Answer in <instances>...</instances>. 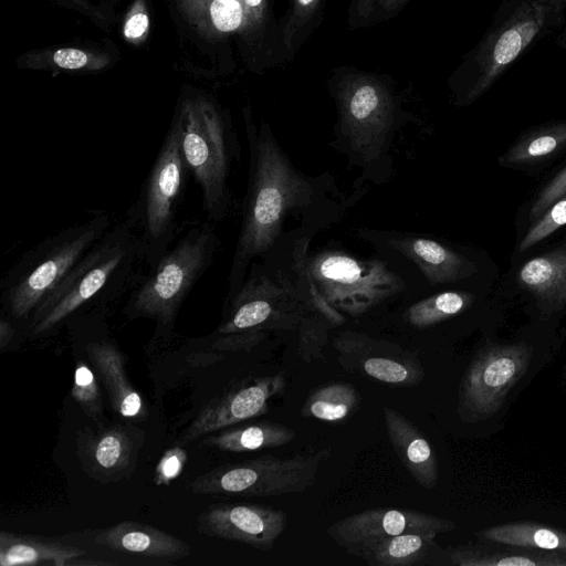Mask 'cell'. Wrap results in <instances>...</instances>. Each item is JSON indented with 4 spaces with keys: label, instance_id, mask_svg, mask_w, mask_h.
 Here are the masks:
<instances>
[{
    "label": "cell",
    "instance_id": "obj_42",
    "mask_svg": "<svg viewBox=\"0 0 566 566\" xmlns=\"http://www.w3.org/2000/svg\"><path fill=\"white\" fill-rule=\"evenodd\" d=\"M408 0H377L375 9H379L384 13H394L400 9Z\"/></svg>",
    "mask_w": 566,
    "mask_h": 566
},
{
    "label": "cell",
    "instance_id": "obj_19",
    "mask_svg": "<svg viewBox=\"0 0 566 566\" xmlns=\"http://www.w3.org/2000/svg\"><path fill=\"white\" fill-rule=\"evenodd\" d=\"M434 534L406 533L352 546L346 552L370 566H446Z\"/></svg>",
    "mask_w": 566,
    "mask_h": 566
},
{
    "label": "cell",
    "instance_id": "obj_31",
    "mask_svg": "<svg viewBox=\"0 0 566 566\" xmlns=\"http://www.w3.org/2000/svg\"><path fill=\"white\" fill-rule=\"evenodd\" d=\"M187 11L216 32H231L245 25L250 14L243 0H184Z\"/></svg>",
    "mask_w": 566,
    "mask_h": 566
},
{
    "label": "cell",
    "instance_id": "obj_26",
    "mask_svg": "<svg viewBox=\"0 0 566 566\" xmlns=\"http://www.w3.org/2000/svg\"><path fill=\"white\" fill-rule=\"evenodd\" d=\"M478 541L566 553V531L533 521H514L481 528Z\"/></svg>",
    "mask_w": 566,
    "mask_h": 566
},
{
    "label": "cell",
    "instance_id": "obj_22",
    "mask_svg": "<svg viewBox=\"0 0 566 566\" xmlns=\"http://www.w3.org/2000/svg\"><path fill=\"white\" fill-rule=\"evenodd\" d=\"M85 353L106 388L114 411L129 419L145 418L143 398L128 381L123 355L115 343L107 338L93 339L85 345Z\"/></svg>",
    "mask_w": 566,
    "mask_h": 566
},
{
    "label": "cell",
    "instance_id": "obj_33",
    "mask_svg": "<svg viewBox=\"0 0 566 566\" xmlns=\"http://www.w3.org/2000/svg\"><path fill=\"white\" fill-rule=\"evenodd\" d=\"M566 224V195L552 203L543 214L535 220L520 242V251L524 252L539 243L557 229Z\"/></svg>",
    "mask_w": 566,
    "mask_h": 566
},
{
    "label": "cell",
    "instance_id": "obj_39",
    "mask_svg": "<svg viewBox=\"0 0 566 566\" xmlns=\"http://www.w3.org/2000/svg\"><path fill=\"white\" fill-rule=\"evenodd\" d=\"M149 18L143 1L137 0L124 24V36L134 43L140 42L147 34Z\"/></svg>",
    "mask_w": 566,
    "mask_h": 566
},
{
    "label": "cell",
    "instance_id": "obj_14",
    "mask_svg": "<svg viewBox=\"0 0 566 566\" xmlns=\"http://www.w3.org/2000/svg\"><path fill=\"white\" fill-rule=\"evenodd\" d=\"M286 388L282 375L250 377L207 402L178 442L189 444L206 434L266 413L270 401Z\"/></svg>",
    "mask_w": 566,
    "mask_h": 566
},
{
    "label": "cell",
    "instance_id": "obj_41",
    "mask_svg": "<svg viewBox=\"0 0 566 566\" xmlns=\"http://www.w3.org/2000/svg\"><path fill=\"white\" fill-rule=\"evenodd\" d=\"M376 1L377 0H354L353 9L356 18L359 20L369 18L375 10Z\"/></svg>",
    "mask_w": 566,
    "mask_h": 566
},
{
    "label": "cell",
    "instance_id": "obj_9",
    "mask_svg": "<svg viewBox=\"0 0 566 566\" xmlns=\"http://www.w3.org/2000/svg\"><path fill=\"white\" fill-rule=\"evenodd\" d=\"M566 0H521L470 53L465 103L484 94L541 35L563 20Z\"/></svg>",
    "mask_w": 566,
    "mask_h": 566
},
{
    "label": "cell",
    "instance_id": "obj_3",
    "mask_svg": "<svg viewBox=\"0 0 566 566\" xmlns=\"http://www.w3.org/2000/svg\"><path fill=\"white\" fill-rule=\"evenodd\" d=\"M295 264L314 310L331 323H343L342 313L363 315L411 292L409 280L380 259L363 260L345 251L324 250L308 258L297 255Z\"/></svg>",
    "mask_w": 566,
    "mask_h": 566
},
{
    "label": "cell",
    "instance_id": "obj_20",
    "mask_svg": "<svg viewBox=\"0 0 566 566\" xmlns=\"http://www.w3.org/2000/svg\"><path fill=\"white\" fill-rule=\"evenodd\" d=\"M387 434L403 467L422 488L431 490L438 484L437 455L417 426L390 407L382 408Z\"/></svg>",
    "mask_w": 566,
    "mask_h": 566
},
{
    "label": "cell",
    "instance_id": "obj_28",
    "mask_svg": "<svg viewBox=\"0 0 566 566\" xmlns=\"http://www.w3.org/2000/svg\"><path fill=\"white\" fill-rule=\"evenodd\" d=\"M566 147V122L532 129L518 138L499 159L506 167L536 164Z\"/></svg>",
    "mask_w": 566,
    "mask_h": 566
},
{
    "label": "cell",
    "instance_id": "obj_18",
    "mask_svg": "<svg viewBox=\"0 0 566 566\" xmlns=\"http://www.w3.org/2000/svg\"><path fill=\"white\" fill-rule=\"evenodd\" d=\"M365 233L410 261L430 286L455 283L475 272L470 260L431 238L398 232Z\"/></svg>",
    "mask_w": 566,
    "mask_h": 566
},
{
    "label": "cell",
    "instance_id": "obj_43",
    "mask_svg": "<svg viewBox=\"0 0 566 566\" xmlns=\"http://www.w3.org/2000/svg\"><path fill=\"white\" fill-rule=\"evenodd\" d=\"M263 0H243L252 18L261 14V6Z\"/></svg>",
    "mask_w": 566,
    "mask_h": 566
},
{
    "label": "cell",
    "instance_id": "obj_21",
    "mask_svg": "<svg viewBox=\"0 0 566 566\" xmlns=\"http://www.w3.org/2000/svg\"><path fill=\"white\" fill-rule=\"evenodd\" d=\"M520 286L533 295L546 317L566 308V243L534 256L517 273Z\"/></svg>",
    "mask_w": 566,
    "mask_h": 566
},
{
    "label": "cell",
    "instance_id": "obj_24",
    "mask_svg": "<svg viewBox=\"0 0 566 566\" xmlns=\"http://www.w3.org/2000/svg\"><path fill=\"white\" fill-rule=\"evenodd\" d=\"M448 566H566V553L516 547L492 542L450 546Z\"/></svg>",
    "mask_w": 566,
    "mask_h": 566
},
{
    "label": "cell",
    "instance_id": "obj_23",
    "mask_svg": "<svg viewBox=\"0 0 566 566\" xmlns=\"http://www.w3.org/2000/svg\"><path fill=\"white\" fill-rule=\"evenodd\" d=\"M94 542L114 551L153 558L179 559L191 552L181 538L134 521H123L103 530Z\"/></svg>",
    "mask_w": 566,
    "mask_h": 566
},
{
    "label": "cell",
    "instance_id": "obj_38",
    "mask_svg": "<svg viewBox=\"0 0 566 566\" xmlns=\"http://www.w3.org/2000/svg\"><path fill=\"white\" fill-rule=\"evenodd\" d=\"M187 461V453L181 448H172L167 450L159 460L155 471V483L157 485L169 484L176 479Z\"/></svg>",
    "mask_w": 566,
    "mask_h": 566
},
{
    "label": "cell",
    "instance_id": "obj_30",
    "mask_svg": "<svg viewBox=\"0 0 566 566\" xmlns=\"http://www.w3.org/2000/svg\"><path fill=\"white\" fill-rule=\"evenodd\" d=\"M474 295L465 291H442L420 298L407 306L402 319L416 329L431 328L471 307Z\"/></svg>",
    "mask_w": 566,
    "mask_h": 566
},
{
    "label": "cell",
    "instance_id": "obj_15",
    "mask_svg": "<svg viewBox=\"0 0 566 566\" xmlns=\"http://www.w3.org/2000/svg\"><path fill=\"white\" fill-rule=\"evenodd\" d=\"M457 524L431 513L409 509H371L331 524L327 535L345 551L366 542L406 533L434 534L453 531Z\"/></svg>",
    "mask_w": 566,
    "mask_h": 566
},
{
    "label": "cell",
    "instance_id": "obj_12",
    "mask_svg": "<svg viewBox=\"0 0 566 566\" xmlns=\"http://www.w3.org/2000/svg\"><path fill=\"white\" fill-rule=\"evenodd\" d=\"M315 312L308 292L297 280L276 279L253 263L239 291L226 298L223 316L216 335L249 331H292Z\"/></svg>",
    "mask_w": 566,
    "mask_h": 566
},
{
    "label": "cell",
    "instance_id": "obj_13",
    "mask_svg": "<svg viewBox=\"0 0 566 566\" xmlns=\"http://www.w3.org/2000/svg\"><path fill=\"white\" fill-rule=\"evenodd\" d=\"M338 364L347 371L397 387L420 384L424 368L417 356L396 343L344 331L333 339Z\"/></svg>",
    "mask_w": 566,
    "mask_h": 566
},
{
    "label": "cell",
    "instance_id": "obj_34",
    "mask_svg": "<svg viewBox=\"0 0 566 566\" xmlns=\"http://www.w3.org/2000/svg\"><path fill=\"white\" fill-rule=\"evenodd\" d=\"M50 61L53 65L63 70H96L103 67L107 62L105 59L92 55L83 50L65 48L55 50Z\"/></svg>",
    "mask_w": 566,
    "mask_h": 566
},
{
    "label": "cell",
    "instance_id": "obj_2",
    "mask_svg": "<svg viewBox=\"0 0 566 566\" xmlns=\"http://www.w3.org/2000/svg\"><path fill=\"white\" fill-rule=\"evenodd\" d=\"M146 270L132 226L126 219L112 224L34 310L28 321L31 335H45L85 311L128 296Z\"/></svg>",
    "mask_w": 566,
    "mask_h": 566
},
{
    "label": "cell",
    "instance_id": "obj_5",
    "mask_svg": "<svg viewBox=\"0 0 566 566\" xmlns=\"http://www.w3.org/2000/svg\"><path fill=\"white\" fill-rule=\"evenodd\" d=\"M174 120L184 158L200 189L206 219L221 222L237 207L230 188L232 166L240 157L235 135L223 113L203 96L185 98Z\"/></svg>",
    "mask_w": 566,
    "mask_h": 566
},
{
    "label": "cell",
    "instance_id": "obj_36",
    "mask_svg": "<svg viewBox=\"0 0 566 566\" xmlns=\"http://www.w3.org/2000/svg\"><path fill=\"white\" fill-rule=\"evenodd\" d=\"M321 0H293L289 20L283 29V41L291 48L297 32L312 19Z\"/></svg>",
    "mask_w": 566,
    "mask_h": 566
},
{
    "label": "cell",
    "instance_id": "obj_1",
    "mask_svg": "<svg viewBox=\"0 0 566 566\" xmlns=\"http://www.w3.org/2000/svg\"><path fill=\"white\" fill-rule=\"evenodd\" d=\"M247 139L249 180L226 298L239 291L254 259L268 261L287 219L314 210L325 192L322 180L305 176L292 165L269 128L256 129L247 118Z\"/></svg>",
    "mask_w": 566,
    "mask_h": 566
},
{
    "label": "cell",
    "instance_id": "obj_8",
    "mask_svg": "<svg viewBox=\"0 0 566 566\" xmlns=\"http://www.w3.org/2000/svg\"><path fill=\"white\" fill-rule=\"evenodd\" d=\"M189 178L179 130L172 119L156 159L126 220L135 230L147 269L175 243L187 221H179Z\"/></svg>",
    "mask_w": 566,
    "mask_h": 566
},
{
    "label": "cell",
    "instance_id": "obj_17",
    "mask_svg": "<svg viewBox=\"0 0 566 566\" xmlns=\"http://www.w3.org/2000/svg\"><path fill=\"white\" fill-rule=\"evenodd\" d=\"M144 432L133 426L113 424L97 431L84 427L76 433L83 470L102 483L127 479L134 471Z\"/></svg>",
    "mask_w": 566,
    "mask_h": 566
},
{
    "label": "cell",
    "instance_id": "obj_37",
    "mask_svg": "<svg viewBox=\"0 0 566 566\" xmlns=\"http://www.w3.org/2000/svg\"><path fill=\"white\" fill-rule=\"evenodd\" d=\"M566 195V166L542 189L531 207L530 219L536 220L556 200Z\"/></svg>",
    "mask_w": 566,
    "mask_h": 566
},
{
    "label": "cell",
    "instance_id": "obj_35",
    "mask_svg": "<svg viewBox=\"0 0 566 566\" xmlns=\"http://www.w3.org/2000/svg\"><path fill=\"white\" fill-rule=\"evenodd\" d=\"M268 333L263 331H249L241 333L216 335L210 347L220 353H232L240 350H251L262 343Z\"/></svg>",
    "mask_w": 566,
    "mask_h": 566
},
{
    "label": "cell",
    "instance_id": "obj_29",
    "mask_svg": "<svg viewBox=\"0 0 566 566\" xmlns=\"http://www.w3.org/2000/svg\"><path fill=\"white\" fill-rule=\"evenodd\" d=\"M360 395L349 382L333 381L315 388L304 402L301 413L326 422H340L359 409Z\"/></svg>",
    "mask_w": 566,
    "mask_h": 566
},
{
    "label": "cell",
    "instance_id": "obj_10",
    "mask_svg": "<svg viewBox=\"0 0 566 566\" xmlns=\"http://www.w3.org/2000/svg\"><path fill=\"white\" fill-rule=\"evenodd\" d=\"M339 135L358 163L377 164L394 134L396 104L388 87L378 78L352 72L335 84Z\"/></svg>",
    "mask_w": 566,
    "mask_h": 566
},
{
    "label": "cell",
    "instance_id": "obj_16",
    "mask_svg": "<svg viewBox=\"0 0 566 566\" xmlns=\"http://www.w3.org/2000/svg\"><path fill=\"white\" fill-rule=\"evenodd\" d=\"M287 523L289 516L282 510L253 503H220L201 512L197 528L211 537L268 551L285 531Z\"/></svg>",
    "mask_w": 566,
    "mask_h": 566
},
{
    "label": "cell",
    "instance_id": "obj_7",
    "mask_svg": "<svg viewBox=\"0 0 566 566\" xmlns=\"http://www.w3.org/2000/svg\"><path fill=\"white\" fill-rule=\"evenodd\" d=\"M111 226L106 211H93L85 221L59 230L24 252L0 281L2 312L12 319L28 322Z\"/></svg>",
    "mask_w": 566,
    "mask_h": 566
},
{
    "label": "cell",
    "instance_id": "obj_11",
    "mask_svg": "<svg viewBox=\"0 0 566 566\" xmlns=\"http://www.w3.org/2000/svg\"><path fill=\"white\" fill-rule=\"evenodd\" d=\"M329 457L325 448L311 454H265L226 464L197 476L189 490L209 496H280L304 492L316 481L319 464Z\"/></svg>",
    "mask_w": 566,
    "mask_h": 566
},
{
    "label": "cell",
    "instance_id": "obj_32",
    "mask_svg": "<svg viewBox=\"0 0 566 566\" xmlns=\"http://www.w3.org/2000/svg\"><path fill=\"white\" fill-rule=\"evenodd\" d=\"M71 396L86 416L99 421L103 413L99 387L94 373L83 360L76 363Z\"/></svg>",
    "mask_w": 566,
    "mask_h": 566
},
{
    "label": "cell",
    "instance_id": "obj_6",
    "mask_svg": "<svg viewBox=\"0 0 566 566\" xmlns=\"http://www.w3.org/2000/svg\"><path fill=\"white\" fill-rule=\"evenodd\" d=\"M551 346L531 339L486 340L473 354L459 385L458 415L470 424L504 416L514 398L552 360Z\"/></svg>",
    "mask_w": 566,
    "mask_h": 566
},
{
    "label": "cell",
    "instance_id": "obj_4",
    "mask_svg": "<svg viewBox=\"0 0 566 566\" xmlns=\"http://www.w3.org/2000/svg\"><path fill=\"white\" fill-rule=\"evenodd\" d=\"M220 249L216 223L187 221L175 243L146 270L128 294L124 313L129 318L156 322V333L169 332L180 307L214 262Z\"/></svg>",
    "mask_w": 566,
    "mask_h": 566
},
{
    "label": "cell",
    "instance_id": "obj_25",
    "mask_svg": "<svg viewBox=\"0 0 566 566\" xmlns=\"http://www.w3.org/2000/svg\"><path fill=\"white\" fill-rule=\"evenodd\" d=\"M85 551L81 547L59 542L44 541L39 537L0 533V565L32 566L51 564L65 566L82 557Z\"/></svg>",
    "mask_w": 566,
    "mask_h": 566
},
{
    "label": "cell",
    "instance_id": "obj_27",
    "mask_svg": "<svg viewBox=\"0 0 566 566\" xmlns=\"http://www.w3.org/2000/svg\"><path fill=\"white\" fill-rule=\"evenodd\" d=\"M295 436L296 432L283 423L262 421L209 434L201 444L227 452H248L287 444Z\"/></svg>",
    "mask_w": 566,
    "mask_h": 566
},
{
    "label": "cell",
    "instance_id": "obj_40",
    "mask_svg": "<svg viewBox=\"0 0 566 566\" xmlns=\"http://www.w3.org/2000/svg\"><path fill=\"white\" fill-rule=\"evenodd\" d=\"M11 317L4 312L0 317V350H4L12 342L15 335V327L11 322Z\"/></svg>",
    "mask_w": 566,
    "mask_h": 566
}]
</instances>
